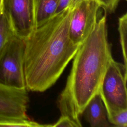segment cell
<instances>
[{
  "label": "cell",
  "mask_w": 127,
  "mask_h": 127,
  "mask_svg": "<svg viewBox=\"0 0 127 127\" xmlns=\"http://www.w3.org/2000/svg\"><path fill=\"white\" fill-rule=\"evenodd\" d=\"M71 8L36 27L25 39L24 72L27 90L43 92L59 79L80 45L69 34Z\"/></svg>",
  "instance_id": "6da1fadb"
},
{
  "label": "cell",
  "mask_w": 127,
  "mask_h": 127,
  "mask_svg": "<svg viewBox=\"0 0 127 127\" xmlns=\"http://www.w3.org/2000/svg\"><path fill=\"white\" fill-rule=\"evenodd\" d=\"M82 114L92 127H108L112 126L108 120L107 110L99 92L88 102Z\"/></svg>",
  "instance_id": "ba28073f"
},
{
  "label": "cell",
  "mask_w": 127,
  "mask_h": 127,
  "mask_svg": "<svg viewBox=\"0 0 127 127\" xmlns=\"http://www.w3.org/2000/svg\"><path fill=\"white\" fill-rule=\"evenodd\" d=\"M105 14L98 19L90 33L73 57L72 68L58 100L62 116H67L81 127L80 116L90 100L99 92L110 59Z\"/></svg>",
  "instance_id": "7a4b0ae2"
},
{
  "label": "cell",
  "mask_w": 127,
  "mask_h": 127,
  "mask_svg": "<svg viewBox=\"0 0 127 127\" xmlns=\"http://www.w3.org/2000/svg\"><path fill=\"white\" fill-rule=\"evenodd\" d=\"M51 127H78V125L70 118L65 116L60 117L59 119Z\"/></svg>",
  "instance_id": "5bb4252c"
},
{
  "label": "cell",
  "mask_w": 127,
  "mask_h": 127,
  "mask_svg": "<svg viewBox=\"0 0 127 127\" xmlns=\"http://www.w3.org/2000/svg\"><path fill=\"white\" fill-rule=\"evenodd\" d=\"M127 67L112 57L99 90L107 110L108 118L120 111L127 109Z\"/></svg>",
  "instance_id": "3957f363"
},
{
  "label": "cell",
  "mask_w": 127,
  "mask_h": 127,
  "mask_svg": "<svg viewBox=\"0 0 127 127\" xmlns=\"http://www.w3.org/2000/svg\"><path fill=\"white\" fill-rule=\"evenodd\" d=\"M24 50V39L14 35L0 60V83L17 88H26Z\"/></svg>",
  "instance_id": "277c9868"
},
{
  "label": "cell",
  "mask_w": 127,
  "mask_h": 127,
  "mask_svg": "<svg viewBox=\"0 0 127 127\" xmlns=\"http://www.w3.org/2000/svg\"><path fill=\"white\" fill-rule=\"evenodd\" d=\"M59 0H33L35 28L55 15Z\"/></svg>",
  "instance_id": "9c48e42d"
},
{
  "label": "cell",
  "mask_w": 127,
  "mask_h": 127,
  "mask_svg": "<svg viewBox=\"0 0 127 127\" xmlns=\"http://www.w3.org/2000/svg\"><path fill=\"white\" fill-rule=\"evenodd\" d=\"M111 125L126 127L127 126V109L120 111L108 118Z\"/></svg>",
  "instance_id": "4fadbf2b"
},
{
  "label": "cell",
  "mask_w": 127,
  "mask_h": 127,
  "mask_svg": "<svg viewBox=\"0 0 127 127\" xmlns=\"http://www.w3.org/2000/svg\"><path fill=\"white\" fill-rule=\"evenodd\" d=\"M73 0H59L55 14L59 13L68 8H71Z\"/></svg>",
  "instance_id": "9a60e30c"
},
{
  "label": "cell",
  "mask_w": 127,
  "mask_h": 127,
  "mask_svg": "<svg viewBox=\"0 0 127 127\" xmlns=\"http://www.w3.org/2000/svg\"><path fill=\"white\" fill-rule=\"evenodd\" d=\"M127 13H125L119 18L118 31L120 36V42L123 58L124 64L127 67Z\"/></svg>",
  "instance_id": "8fae6325"
},
{
  "label": "cell",
  "mask_w": 127,
  "mask_h": 127,
  "mask_svg": "<svg viewBox=\"0 0 127 127\" xmlns=\"http://www.w3.org/2000/svg\"><path fill=\"white\" fill-rule=\"evenodd\" d=\"M27 90L26 88H17L0 83V123L28 119Z\"/></svg>",
  "instance_id": "52a82bcc"
},
{
  "label": "cell",
  "mask_w": 127,
  "mask_h": 127,
  "mask_svg": "<svg viewBox=\"0 0 127 127\" xmlns=\"http://www.w3.org/2000/svg\"><path fill=\"white\" fill-rule=\"evenodd\" d=\"M82 0H73L71 8H72L76 3ZM100 4L101 8H103L106 13H114L116 10L119 2L121 0H95ZM127 1V0H124Z\"/></svg>",
  "instance_id": "7c38bea8"
},
{
  "label": "cell",
  "mask_w": 127,
  "mask_h": 127,
  "mask_svg": "<svg viewBox=\"0 0 127 127\" xmlns=\"http://www.w3.org/2000/svg\"><path fill=\"white\" fill-rule=\"evenodd\" d=\"M14 35L10 20L2 10L0 14V60Z\"/></svg>",
  "instance_id": "30bf717a"
},
{
  "label": "cell",
  "mask_w": 127,
  "mask_h": 127,
  "mask_svg": "<svg viewBox=\"0 0 127 127\" xmlns=\"http://www.w3.org/2000/svg\"><path fill=\"white\" fill-rule=\"evenodd\" d=\"M3 0H0V14L3 10Z\"/></svg>",
  "instance_id": "2e32d148"
},
{
  "label": "cell",
  "mask_w": 127,
  "mask_h": 127,
  "mask_svg": "<svg viewBox=\"0 0 127 127\" xmlns=\"http://www.w3.org/2000/svg\"><path fill=\"white\" fill-rule=\"evenodd\" d=\"M100 8L95 0H82L71 8L69 34L73 43L80 45L87 37L98 20Z\"/></svg>",
  "instance_id": "5b68a950"
},
{
  "label": "cell",
  "mask_w": 127,
  "mask_h": 127,
  "mask_svg": "<svg viewBox=\"0 0 127 127\" xmlns=\"http://www.w3.org/2000/svg\"><path fill=\"white\" fill-rule=\"evenodd\" d=\"M2 10L16 36L25 39L35 28L33 0H3Z\"/></svg>",
  "instance_id": "8992f818"
}]
</instances>
